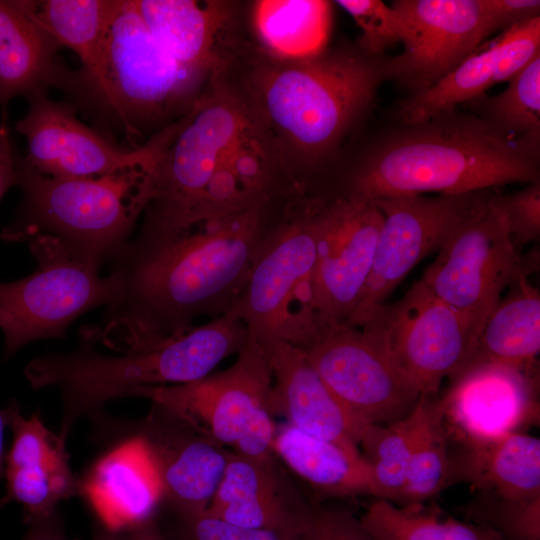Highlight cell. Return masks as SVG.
Here are the masks:
<instances>
[{"mask_svg":"<svg viewBox=\"0 0 540 540\" xmlns=\"http://www.w3.org/2000/svg\"><path fill=\"white\" fill-rule=\"evenodd\" d=\"M136 437L155 466L163 499L182 521L204 514L223 478L230 453L156 404Z\"/></svg>","mask_w":540,"mask_h":540,"instance_id":"18","label":"cell"},{"mask_svg":"<svg viewBox=\"0 0 540 540\" xmlns=\"http://www.w3.org/2000/svg\"><path fill=\"white\" fill-rule=\"evenodd\" d=\"M276 428L269 407L259 409L232 445L234 453L260 462L273 461Z\"/></svg>","mask_w":540,"mask_h":540,"instance_id":"41","label":"cell"},{"mask_svg":"<svg viewBox=\"0 0 540 540\" xmlns=\"http://www.w3.org/2000/svg\"><path fill=\"white\" fill-rule=\"evenodd\" d=\"M421 394H436L472 352L477 333L461 313L414 282L393 303L374 308L358 327Z\"/></svg>","mask_w":540,"mask_h":540,"instance_id":"10","label":"cell"},{"mask_svg":"<svg viewBox=\"0 0 540 540\" xmlns=\"http://www.w3.org/2000/svg\"><path fill=\"white\" fill-rule=\"evenodd\" d=\"M340 402L367 423L390 424L408 416L420 391L360 328L320 322L301 348Z\"/></svg>","mask_w":540,"mask_h":540,"instance_id":"12","label":"cell"},{"mask_svg":"<svg viewBox=\"0 0 540 540\" xmlns=\"http://www.w3.org/2000/svg\"><path fill=\"white\" fill-rule=\"evenodd\" d=\"M10 408L7 405L5 408H0V479L5 475L6 454L5 451V430L9 427Z\"/></svg>","mask_w":540,"mask_h":540,"instance_id":"46","label":"cell"},{"mask_svg":"<svg viewBox=\"0 0 540 540\" xmlns=\"http://www.w3.org/2000/svg\"><path fill=\"white\" fill-rule=\"evenodd\" d=\"M27 114L15 129L27 142L25 163L57 178H94L151 165L158 161L175 125L137 148H122L84 125L74 108L51 100L45 91L26 96Z\"/></svg>","mask_w":540,"mask_h":540,"instance_id":"13","label":"cell"},{"mask_svg":"<svg viewBox=\"0 0 540 540\" xmlns=\"http://www.w3.org/2000/svg\"><path fill=\"white\" fill-rule=\"evenodd\" d=\"M362 29L360 46L374 55L400 42L399 19L393 8L380 0H338Z\"/></svg>","mask_w":540,"mask_h":540,"instance_id":"37","label":"cell"},{"mask_svg":"<svg viewBox=\"0 0 540 540\" xmlns=\"http://www.w3.org/2000/svg\"><path fill=\"white\" fill-rule=\"evenodd\" d=\"M489 202L501 214L516 248L540 237V180L511 194L489 193Z\"/></svg>","mask_w":540,"mask_h":540,"instance_id":"36","label":"cell"},{"mask_svg":"<svg viewBox=\"0 0 540 540\" xmlns=\"http://www.w3.org/2000/svg\"><path fill=\"white\" fill-rule=\"evenodd\" d=\"M255 28L268 49L296 60L322 51L327 37L329 5L317 0H263L254 5Z\"/></svg>","mask_w":540,"mask_h":540,"instance_id":"30","label":"cell"},{"mask_svg":"<svg viewBox=\"0 0 540 540\" xmlns=\"http://www.w3.org/2000/svg\"><path fill=\"white\" fill-rule=\"evenodd\" d=\"M185 540H307L303 533H286L236 526L207 514L183 521Z\"/></svg>","mask_w":540,"mask_h":540,"instance_id":"39","label":"cell"},{"mask_svg":"<svg viewBox=\"0 0 540 540\" xmlns=\"http://www.w3.org/2000/svg\"><path fill=\"white\" fill-rule=\"evenodd\" d=\"M385 62L360 46L281 63L260 77L251 108L316 166L370 108Z\"/></svg>","mask_w":540,"mask_h":540,"instance_id":"4","label":"cell"},{"mask_svg":"<svg viewBox=\"0 0 540 540\" xmlns=\"http://www.w3.org/2000/svg\"><path fill=\"white\" fill-rule=\"evenodd\" d=\"M359 520L375 540H504L489 526L456 520L424 503L399 506L376 498Z\"/></svg>","mask_w":540,"mask_h":540,"instance_id":"29","label":"cell"},{"mask_svg":"<svg viewBox=\"0 0 540 540\" xmlns=\"http://www.w3.org/2000/svg\"><path fill=\"white\" fill-rule=\"evenodd\" d=\"M435 394H428L426 415L409 461L396 505L424 503L451 484V458L442 412Z\"/></svg>","mask_w":540,"mask_h":540,"instance_id":"33","label":"cell"},{"mask_svg":"<svg viewBox=\"0 0 540 540\" xmlns=\"http://www.w3.org/2000/svg\"><path fill=\"white\" fill-rule=\"evenodd\" d=\"M116 0L29 1L35 20L82 63L84 84L96 76L106 29Z\"/></svg>","mask_w":540,"mask_h":540,"instance_id":"28","label":"cell"},{"mask_svg":"<svg viewBox=\"0 0 540 540\" xmlns=\"http://www.w3.org/2000/svg\"><path fill=\"white\" fill-rule=\"evenodd\" d=\"M273 453L318 492L330 497H375L362 456L285 424L276 428Z\"/></svg>","mask_w":540,"mask_h":540,"instance_id":"26","label":"cell"},{"mask_svg":"<svg viewBox=\"0 0 540 540\" xmlns=\"http://www.w3.org/2000/svg\"><path fill=\"white\" fill-rule=\"evenodd\" d=\"M124 540H166L153 521L124 532Z\"/></svg>","mask_w":540,"mask_h":540,"instance_id":"45","label":"cell"},{"mask_svg":"<svg viewBox=\"0 0 540 540\" xmlns=\"http://www.w3.org/2000/svg\"><path fill=\"white\" fill-rule=\"evenodd\" d=\"M304 534L307 540H375L352 514L324 508L309 509Z\"/></svg>","mask_w":540,"mask_h":540,"instance_id":"40","label":"cell"},{"mask_svg":"<svg viewBox=\"0 0 540 540\" xmlns=\"http://www.w3.org/2000/svg\"><path fill=\"white\" fill-rule=\"evenodd\" d=\"M428 394H421L414 410L390 424L369 423L360 438L359 450L367 463L375 498L398 503L411 454L422 427Z\"/></svg>","mask_w":540,"mask_h":540,"instance_id":"31","label":"cell"},{"mask_svg":"<svg viewBox=\"0 0 540 540\" xmlns=\"http://www.w3.org/2000/svg\"><path fill=\"white\" fill-rule=\"evenodd\" d=\"M156 164L94 178H57L38 173L18 155L23 203L0 237L27 242L51 235L82 261L100 267L115 260L147 205Z\"/></svg>","mask_w":540,"mask_h":540,"instance_id":"5","label":"cell"},{"mask_svg":"<svg viewBox=\"0 0 540 540\" xmlns=\"http://www.w3.org/2000/svg\"><path fill=\"white\" fill-rule=\"evenodd\" d=\"M266 344L272 370L271 414H280L302 432L361 456L359 441L369 423L340 402L301 348L279 341Z\"/></svg>","mask_w":540,"mask_h":540,"instance_id":"20","label":"cell"},{"mask_svg":"<svg viewBox=\"0 0 540 540\" xmlns=\"http://www.w3.org/2000/svg\"><path fill=\"white\" fill-rule=\"evenodd\" d=\"M539 352L540 293L528 277H524L510 286L507 295L498 301L460 368L480 362L520 367L534 365Z\"/></svg>","mask_w":540,"mask_h":540,"instance_id":"27","label":"cell"},{"mask_svg":"<svg viewBox=\"0 0 540 540\" xmlns=\"http://www.w3.org/2000/svg\"><path fill=\"white\" fill-rule=\"evenodd\" d=\"M451 457V484L462 480L477 491L473 510L540 503V440L515 432L485 441L460 443Z\"/></svg>","mask_w":540,"mask_h":540,"instance_id":"22","label":"cell"},{"mask_svg":"<svg viewBox=\"0 0 540 540\" xmlns=\"http://www.w3.org/2000/svg\"><path fill=\"white\" fill-rule=\"evenodd\" d=\"M18 155L12 146L6 119L0 124V200L6 191L17 185Z\"/></svg>","mask_w":540,"mask_h":540,"instance_id":"43","label":"cell"},{"mask_svg":"<svg viewBox=\"0 0 540 540\" xmlns=\"http://www.w3.org/2000/svg\"><path fill=\"white\" fill-rule=\"evenodd\" d=\"M28 529L21 540H78L67 536L57 512L27 523Z\"/></svg>","mask_w":540,"mask_h":540,"instance_id":"44","label":"cell"},{"mask_svg":"<svg viewBox=\"0 0 540 540\" xmlns=\"http://www.w3.org/2000/svg\"><path fill=\"white\" fill-rule=\"evenodd\" d=\"M487 6L497 31L540 17L538 0H487Z\"/></svg>","mask_w":540,"mask_h":540,"instance_id":"42","label":"cell"},{"mask_svg":"<svg viewBox=\"0 0 540 540\" xmlns=\"http://www.w3.org/2000/svg\"><path fill=\"white\" fill-rule=\"evenodd\" d=\"M478 117L503 135L540 133V55L508 81L504 91L467 102Z\"/></svg>","mask_w":540,"mask_h":540,"instance_id":"34","label":"cell"},{"mask_svg":"<svg viewBox=\"0 0 540 540\" xmlns=\"http://www.w3.org/2000/svg\"><path fill=\"white\" fill-rule=\"evenodd\" d=\"M133 1L151 35L176 62L201 73L218 65L219 41L227 21L221 3Z\"/></svg>","mask_w":540,"mask_h":540,"instance_id":"25","label":"cell"},{"mask_svg":"<svg viewBox=\"0 0 540 540\" xmlns=\"http://www.w3.org/2000/svg\"><path fill=\"white\" fill-rule=\"evenodd\" d=\"M484 190L452 228L420 279L473 325L477 338L501 294L538 266V253L522 256ZM477 341V340H476Z\"/></svg>","mask_w":540,"mask_h":540,"instance_id":"9","label":"cell"},{"mask_svg":"<svg viewBox=\"0 0 540 540\" xmlns=\"http://www.w3.org/2000/svg\"><path fill=\"white\" fill-rule=\"evenodd\" d=\"M271 388L268 346L248 335L229 368L186 384L138 387L128 397L149 399L204 438L232 446L253 415L269 407Z\"/></svg>","mask_w":540,"mask_h":540,"instance_id":"14","label":"cell"},{"mask_svg":"<svg viewBox=\"0 0 540 540\" xmlns=\"http://www.w3.org/2000/svg\"><path fill=\"white\" fill-rule=\"evenodd\" d=\"M484 190L437 196L382 197L373 202L382 212L373 265L349 324L359 327L423 258L438 251L460 218Z\"/></svg>","mask_w":540,"mask_h":540,"instance_id":"16","label":"cell"},{"mask_svg":"<svg viewBox=\"0 0 540 540\" xmlns=\"http://www.w3.org/2000/svg\"><path fill=\"white\" fill-rule=\"evenodd\" d=\"M438 403L447 436L485 442L521 430L539 417L536 364L480 362L460 368Z\"/></svg>","mask_w":540,"mask_h":540,"instance_id":"17","label":"cell"},{"mask_svg":"<svg viewBox=\"0 0 540 540\" xmlns=\"http://www.w3.org/2000/svg\"><path fill=\"white\" fill-rule=\"evenodd\" d=\"M247 340V328L233 309L179 335L115 356L112 378L125 391L190 383L212 374L226 357L239 353Z\"/></svg>","mask_w":540,"mask_h":540,"instance_id":"19","label":"cell"},{"mask_svg":"<svg viewBox=\"0 0 540 540\" xmlns=\"http://www.w3.org/2000/svg\"><path fill=\"white\" fill-rule=\"evenodd\" d=\"M204 73L176 62L155 40L133 0H116L98 71L89 83L134 138L184 116Z\"/></svg>","mask_w":540,"mask_h":540,"instance_id":"6","label":"cell"},{"mask_svg":"<svg viewBox=\"0 0 540 540\" xmlns=\"http://www.w3.org/2000/svg\"><path fill=\"white\" fill-rule=\"evenodd\" d=\"M79 495L89 501L103 526L117 532L152 521L163 500L155 466L136 436L101 457L79 479Z\"/></svg>","mask_w":540,"mask_h":540,"instance_id":"23","label":"cell"},{"mask_svg":"<svg viewBox=\"0 0 540 540\" xmlns=\"http://www.w3.org/2000/svg\"><path fill=\"white\" fill-rule=\"evenodd\" d=\"M266 132L243 99L211 86L161 152L139 235L174 234L288 196L293 186Z\"/></svg>","mask_w":540,"mask_h":540,"instance_id":"2","label":"cell"},{"mask_svg":"<svg viewBox=\"0 0 540 540\" xmlns=\"http://www.w3.org/2000/svg\"><path fill=\"white\" fill-rule=\"evenodd\" d=\"M500 54L493 84L509 81L540 55V17L516 24L498 37Z\"/></svg>","mask_w":540,"mask_h":540,"instance_id":"38","label":"cell"},{"mask_svg":"<svg viewBox=\"0 0 540 540\" xmlns=\"http://www.w3.org/2000/svg\"><path fill=\"white\" fill-rule=\"evenodd\" d=\"M273 461L260 462L230 453L223 478L205 513L226 507L259 508L286 498Z\"/></svg>","mask_w":540,"mask_h":540,"instance_id":"35","label":"cell"},{"mask_svg":"<svg viewBox=\"0 0 540 540\" xmlns=\"http://www.w3.org/2000/svg\"><path fill=\"white\" fill-rule=\"evenodd\" d=\"M10 408L13 439L6 454L7 489L0 506L15 501L23 507L24 522L48 517L63 500L79 495L66 441L50 431L38 413L25 418L16 400Z\"/></svg>","mask_w":540,"mask_h":540,"instance_id":"21","label":"cell"},{"mask_svg":"<svg viewBox=\"0 0 540 540\" xmlns=\"http://www.w3.org/2000/svg\"><path fill=\"white\" fill-rule=\"evenodd\" d=\"M285 202L129 241L114 260L120 291L97 327V344L136 350L184 333L197 317L211 320L233 310Z\"/></svg>","mask_w":540,"mask_h":540,"instance_id":"1","label":"cell"},{"mask_svg":"<svg viewBox=\"0 0 540 540\" xmlns=\"http://www.w3.org/2000/svg\"><path fill=\"white\" fill-rule=\"evenodd\" d=\"M315 257L313 199L297 191L266 236L234 308L249 336L299 348L314 338L318 318L310 306V284Z\"/></svg>","mask_w":540,"mask_h":540,"instance_id":"7","label":"cell"},{"mask_svg":"<svg viewBox=\"0 0 540 540\" xmlns=\"http://www.w3.org/2000/svg\"><path fill=\"white\" fill-rule=\"evenodd\" d=\"M540 180V133L503 135L456 109L400 123L382 134L338 189L356 201L438 193L465 194Z\"/></svg>","mask_w":540,"mask_h":540,"instance_id":"3","label":"cell"},{"mask_svg":"<svg viewBox=\"0 0 540 540\" xmlns=\"http://www.w3.org/2000/svg\"><path fill=\"white\" fill-rule=\"evenodd\" d=\"M92 540H124V532L111 530L101 524L95 530Z\"/></svg>","mask_w":540,"mask_h":540,"instance_id":"47","label":"cell"},{"mask_svg":"<svg viewBox=\"0 0 540 540\" xmlns=\"http://www.w3.org/2000/svg\"><path fill=\"white\" fill-rule=\"evenodd\" d=\"M403 52L386 59V79L424 91L496 32L486 0H395Z\"/></svg>","mask_w":540,"mask_h":540,"instance_id":"15","label":"cell"},{"mask_svg":"<svg viewBox=\"0 0 540 540\" xmlns=\"http://www.w3.org/2000/svg\"><path fill=\"white\" fill-rule=\"evenodd\" d=\"M27 242L36 270L18 281L0 282L4 359L32 341L62 338L75 319L109 306L120 291L115 273L101 277L99 266L74 257L58 238L35 235Z\"/></svg>","mask_w":540,"mask_h":540,"instance_id":"8","label":"cell"},{"mask_svg":"<svg viewBox=\"0 0 540 540\" xmlns=\"http://www.w3.org/2000/svg\"><path fill=\"white\" fill-rule=\"evenodd\" d=\"M311 196L316 257L310 306L321 322L348 323L371 272L383 215L371 201Z\"/></svg>","mask_w":540,"mask_h":540,"instance_id":"11","label":"cell"},{"mask_svg":"<svg viewBox=\"0 0 540 540\" xmlns=\"http://www.w3.org/2000/svg\"><path fill=\"white\" fill-rule=\"evenodd\" d=\"M499 54L497 37L487 49L471 54L432 87L411 94L400 106V123L424 121L485 94L494 85Z\"/></svg>","mask_w":540,"mask_h":540,"instance_id":"32","label":"cell"},{"mask_svg":"<svg viewBox=\"0 0 540 540\" xmlns=\"http://www.w3.org/2000/svg\"><path fill=\"white\" fill-rule=\"evenodd\" d=\"M61 45L33 17L27 0H0V109L18 95L82 87L80 73L60 64Z\"/></svg>","mask_w":540,"mask_h":540,"instance_id":"24","label":"cell"}]
</instances>
